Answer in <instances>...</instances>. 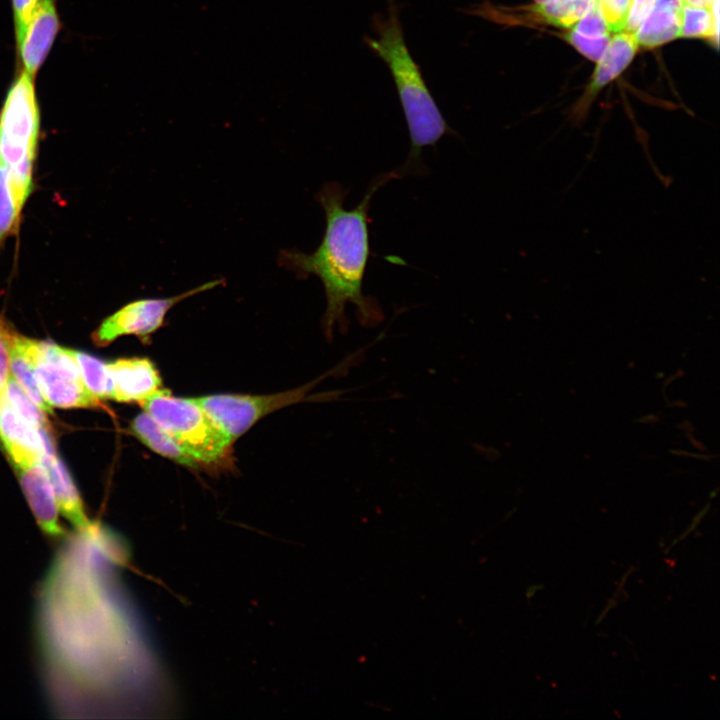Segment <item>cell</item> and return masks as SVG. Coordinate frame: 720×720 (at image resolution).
Listing matches in <instances>:
<instances>
[{"instance_id": "28", "label": "cell", "mask_w": 720, "mask_h": 720, "mask_svg": "<svg viewBox=\"0 0 720 720\" xmlns=\"http://www.w3.org/2000/svg\"><path fill=\"white\" fill-rule=\"evenodd\" d=\"M684 4L710 8L715 0H682Z\"/></svg>"}, {"instance_id": "29", "label": "cell", "mask_w": 720, "mask_h": 720, "mask_svg": "<svg viewBox=\"0 0 720 720\" xmlns=\"http://www.w3.org/2000/svg\"><path fill=\"white\" fill-rule=\"evenodd\" d=\"M535 1H536L537 3H541V2H544V1H546V0H535Z\"/></svg>"}, {"instance_id": "12", "label": "cell", "mask_w": 720, "mask_h": 720, "mask_svg": "<svg viewBox=\"0 0 720 720\" xmlns=\"http://www.w3.org/2000/svg\"><path fill=\"white\" fill-rule=\"evenodd\" d=\"M42 435L45 449L40 462L48 474L59 512L75 528L83 531L90 526V523L85 514L81 497L65 465L55 454L54 445L47 430H42Z\"/></svg>"}, {"instance_id": "11", "label": "cell", "mask_w": 720, "mask_h": 720, "mask_svg": "<svg viewBox=\"0 0 720 720\" xmlns=\"http://www.w3.org/2000/svg\"><path fill=\"white\" fill-rule=\"evenodd\" d=\"M19 481L42 531L51 537H61L64 530L59 521V509L54 492L40 461L17 467Z\"/></svg>"}, {"instance_id": "23", "label": "cell", "mask_w": 720, "mask_h": 720, "mask_svg": "<svg viewBox=\"0 0 720 720\" xmlns=\"http://www.w3.org/2000/svg\"><path fill=\"white\" fill-rule=\"evenodd\" d=\"M572 31L589 38L609 36L610 30L601 13L598 2L587 14L574 24Z\"/></svg>"}, {"instance_id": "10", "label": "cell", "mask_w": 720, "mask_h": 720, "mask_svg": "<svg viewBox=\"0 0 720 720\" xmlns=\"http://www.w3.org/2000/svg\"><path fill=\"white\" fill-rule=\"evenodd\" d=\"M0 440L15 468L40 461L45 449L42 430L23 419L5 393L0 397Z\"/></svg>"}, {"instance_id": "19", "label": "cell", "mask_w": 720, "mask_h": 720, "mask_svg": "<svg viewBox=\"0 0 720 720\" xmlns=\"http://www.w3.org/2000/svg\"><path fill=\"white\" fill-rule=\"evenodd\" d=\"M69 351L78 365L88 391L98 400L112 399L113 383L107 363L84 352L70 349Z\"/></svg>"}, {"instance_id": "14", "label": "cell", "mask_w": 720, "mask_h": 720, "mask_svg": "<svg viewBox=\"0 0 720 720\" xmlns=\"http://www.w3.org/2000/svg\"><path fill=\"white\" fill-rule=\"evenodd\" d=\"M682 0H656L635 32L638 44L653 48L679 37Z\"/></svg>"}, {"instance_id": "17", "label": "cell", "mask_w": 720, "mask_h": 720, "mask_svg": "<svg viewBox=\"0 0 720 720\" xmlns=\"http://www.w3.org/2000/svg\"><path fill=\"white\" fill-rule=\"evenodd\" d=\"M11 376L25 394L44 412L52 413V407L45 400L36 377L33 362L23 350L15 332L10 357Z\"/></svg>"}, {"instance_id": "8", "label": "cell", "mask_w": 720, "mask_h": 720, "mask_svg": "<svg viewBox=\"0 0 720 720\" xmlns=\"http://www.w3.org/2000/svg\"><path fill=\"white\" fill-rule=\"evenodd\" d=\"M60 26L55 0H38L25 32L17 43L23 70L33 78L49 54Z\"/></svg>"}, {"instance_id": "3", "label": "cell", "mask_w": 720, "mask_h": 720, "mask_svg": "<svg viewBox=\"0 0 720 720\" xmlns=\"http://www.w3.org/2000/svg\"><path fill=\"white\" fill-rule=\"evenodd\" d=\"M189 455L201 465L224 462L233 441L217 426L196 398L173 396L161 389L141 404Z\"/></svg>"}, {"instance_id": "6", "label": "cell", "mask_w": 720, "mask_h": 720, "mask_svg": "<svg viewBox=\"0 0 720 720\" xmlns=\"http://www.w3.org/2000/svg\"><path fill=\"white\" fill-rule=\"evenodd\" d=\"M332 374L329 371L300 387L267 395L212 394L196 400L217 426L234 442L268 414L304 401L308 393Z\"/></svg>"}, {"instance_id": "4", "label": "cell", "mask_w": 720, "mask_h": 720, "mask_svg": "<svg viewBox=\"0 0 720 720\" xmlns=\"http://www.w3.org/2000/svg\"><path fill=\"white\" fill-rule=\"evenodd\" d=\"M40 135V109L33 77L22 70L11 83L0 110V163L33 178Z\"/></svg>"}, {"instance_id": "18", "label": "cell", "mask_w": 720, "mask_h": 720, "mask_svg": "<svg viewBox=\"0 0 720 720\" xmlns=\"http://www.w3.org/2000/svg\"><path fill=\"white\" fill-rule=\"evenodd\" d=\"M719 0L710 8L683 4L679 37L709 38L718 45Z\"/></svg>"}, {"instance_id": "7", "label": "cell", "mask_w": 720, "mask_h": 720, "mask_svg": "<svg viewBox=\"0 0 720 720\" xmlns=\"http://www.w3.org/2000/svg\"><path fill=\"white\" fill-rule=\"evenodd\" d=\"M224 283L223 278L214 279L177 295L131 301L102 321L93 333V340L99 346H106L122 336L148 337L164 325L175 305Z\"/></svg>"}, {"instance_id": "22", "label": "cell", "mask_w": 720, "mask_h": 720, "mask_svg": "<svg viewBox=\"0 0 720 720\" xmlns=\"http://www.w3.org/2000/svg\"><path fill=\"white\" fill-rule=\"evenodd\" d=\"M601 13L612 32L624 31L631 0H597Z\"/></svg>"}, {"instance_id": "24", "label": "cell", "mask_w": 720, "mask_h": 720, "mask_svg": "<svg viewBox=\"0 0 720 720\" xmlns=\"http://www.w3.org/2000/svg\"><path fill=\"white\" fill-rule=\"evenodd\" d=\"M565 38L583 55L596 62L600 61L610 41L609 36L589 38L583 37L574 31L568 32Z\"/></svg>"}, {"instance_id": "9", "label": "cell", "mask_w": 720, "mask_h": 720, "mask_svg": "<svg viewBox=\"0 0 720 720\" xmlns=\"http://www.w3.org/2000/svg\"><path fill=\"white\" fill-rule=\"evenodd\" d=\"M113 398L118 402L140 405L162 389V381L153 362L147 358H122L107 363Z\"/></svg>"}, {"instance_id": "15", "label": "cell", "mask_w": 720, "mask_h": 720, "mask_svg": "<svg viewBox=\"0 0 720 720\" xmlns=\"http://www.w3.org/2000/svg\"><path fill=\"white\" fill-rule=\"evenodd\" d=\"M130 428L140 442L160 456L190 468L202 466L145 411L132 420Z\"/></svg>"}, {"instance_id": "25", "label": "cell", "mask_w": 720, "mask_h": 720, "mask_svg": "<svg viewBox=\"0 0 720 720\" xmlns=\"http://www.w3.org/2000/svg\"><path fill=\"white\" fill-rule=\"evenodd\" d=\"M15 331L0 318V397L5 393V388L10 372L11 346Z\"/></svg>"}, {"instance_id": "20", "label": "cell", "mask_w": 720, "mask_h": 720, "mask_svg": "<svg viewBox=\"0 0 720 720\" xmlns=\"http://www.w3.org/2000/svg\"><path fill=\"white\" fill-rule=\"evenodd\" d=\"M597 0H546L537 3L532 10L547 23L560 27H573L587 14Z\"/></svg>"}, {"instance_id": "21", "label": "cell", "mask_w": 720, "mask_h": 720, "mask_svg": "<svg viewBox=\"0 0 720 720\" xmlns=\"http://www.w3.org/2000/svg\"><path fill=\"white\" fill-rule=\"evenodd\" d=\"M5 395L13 409L28 423L38 430H47L49 423L45 414L20 388L14 378L10 375Z\"/></svg>"}, {"instance_id": "13", "label": "cell", "mask_w": 720, "mask_h": 720, "mask_svg": "<svg viewBox=\"0 0 720 720\" xmlns=\"http://www.w3.org/2000/svg\"><path fill=\"white\" fill-rule=\"evenodd\" d=\"M33 180L23 178L0 163V248L15 233Z\"/></svg>"}, {"instance_id": "16", "label": "cell", "mask_w": 720, "mask_h": 720, "mask_svg": "<svg viewBox=\"0 0 720 720\" xmlns=\"http://www.w3.org/2000/svg\"><path fill=\"white\" fill-rule=\"evenodd\" d=\"M638 45L635 33L617 32L610 39L607 49L594 71L588 89L589 93H596L617 77L633 59Z\"/></svg>"}, {"instance_id": "26", "label": "cell", "mask_w": 720, "mask_h": 720, "mask_svg": "<svg viewBox=\"0 0 720 720\" xmlns=\"http://www.w3.org/2000/svg\"><path fill=\"white\" fill-rule=\"evenodd\" d=\"M38 0H11L16 43L23 36Z\"/></svg>"}, {"instance_id": "27", "label": "cell", "mask_w": 720, "mask_h": 720, "mask_svg": "<svg viewBox=\"0 0 720 720\" xmlns=\"http://www.w3.org/2000/svg\"><path fill=\"white\" fill-rule=\"evenodd\" d=\"M656 0H631L624 31L635 33L652 10Z\"/></svg>"}, {"instance_id": "1", "label": "cell", "mask_w": 720, "mask_h": 720, "mask_svg": "<svg viewBox=\"0 0 720 720\" xmlns=\"http://www.w3.org/2000/svg\"><path fill=\"white\" fill-rule=\"evenodd\" d=\"M403 175L400 168L381 174L370 183L362 201L353 209L344 206L348 189L338 182L326 183L316 199L325 212L323 238L312 253L295 249L281 250L279 265L295 273L299 279L317 276L323 284L326 309L322 327L327 339L333 337L335 326L341 333L348 329L346 307H356L358 321L374 327L383 319L377 301L363 293V280L370 256L369 208L372 196L385 183Z\"/></svg>"}, {"instance_id": "5", "label": "cell", "mask_w": 720, "mask_h": 720, "mask_svg": "<svg viewBox=\"0 0 720 720\" xmlns=\"http://www.w3.org/2000/svg\"><path fill=\"white\" fill-rule=\"evenodd\" d=\"M18 341L33 362L41 392L53 408L97 407L99 400L84 385L69 349L18 334Z\"/></svg>"}, {"instance_id": "2", "label": "cell", "mask_w": 720, "mask_h": 720, "mask_svg": "<svg viewBox=\"0 0 720 720\" xmlns=\"http://www.w3.org/2000/svg\"><path fill=\"white\" fill-rule=\"evenodd\" d=\"M387 3L386 15L376 13L372 17L376 36H365L364 41L389 67L401 101L410 136L409 155L400 167L406 174L418 168L423 148L435 146L442 137L456 132L445 121L407 48L398 5L395 0Z\"/></svg>"}]
</instances>
